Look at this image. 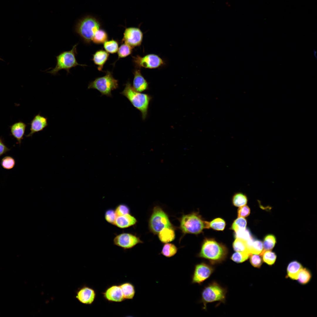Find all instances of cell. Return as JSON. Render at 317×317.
<instances>
[{
	"instance_id": "1",
	"label": "cell",
	"mask_w": 317,
	"mask_h": 317,
	"mask_svg": "<svg viewBox=\"0 0 317 317\" xmlns=\"http://www.w3.org/2000/svg\"><path fill=\"white\" fill-rule=\"evenodd\" d=\"M228 253L224 245L211 239H206L203 242L197 257L208 260L212 264L220 263L225 261Z\"/></svg>"
},
{
	"instance_id": "2",
	"label": "cell",
	"mask_w": 317,
	"mask_h": 317,
	"mask_svg": "<svg viewBox=\"0 0 317 317\" xmlns=\"http://www.w3.org/2000/svg\"><path fill=\"white\" fill-rule=\"evenodd\" d=\"M125 85L124 90L120 93L126 97L132 105L140 112L142 119L145 120L147 116L151 97L148 94L135 90L129 81Z\"/></svg>"
},
{
	"instance_id": "3",
	"label": "cell",
	"mask_w": 317,
	"mask_h": 317,
	"mask_svg": "<svg viewBox=\"0 0 317 317\" xmlns=\"http://www.w3.org/2000/svg\"><path fill=\"white\" fill-rule=\"evenodd\" d=\"M180 222V228L184 234H198L210 228L209 222L204 220L197 213L183 215Z\"/></svg>"
},
{
	"instance_id": "4",
	"label": "cell",
	"mask_w": 317,
	"mask_h": 317,
	"mask_svg": "<svg viewBox=\"0 0 317 317\" xmlns=\"http://www.w3.org/2000/svg\"><path fill=\"white\" fill-rule=\"evenodd\" d=\"M101 24L95 17L87 16L80 20L75 28V32L86 43L90 44L96 32L101 27Z\"/></svg>"
},
{
	"instance_id": "5",
	"label": "cell",
	"mask_w": 317,
	"mask_h": 317,
	"mask_svg": "<svg viewBox=\"0 0 317 317\" xmlns=\"http://www.w3.org/2000/svg\"><path fill=\"white\" fill-rule=\"evenodd\" d=\"M78 44L77 43L74 45L70 50L63 51L56 56L57 63L55 67L47 72L55 75L60 70H65L69 73L70 69L78 65L83 67L86 66L79 64L76 60V56L77 54V47Z\"/></svg>"
},
{
	"instance_id": "6",
	"label": "cell",
	"mask_w": 317,
	"mask_h": 317,
	"mask_svg": "<svg viewBox=\"0 0 317 317\" xmlns=\"http://www.w3.org/2000/svg\"><path fill=\"white\" fill-rule=\"evenodd\" d=\"M227 290L216 282H213L205 286L201 293L200 302L203 303V308L205 309L206 305L215 302L225 303Z\"/></svg>"
},
{
	"instance_id": "7",
	"label": "cell",
	"mask_w": 317,
	"mask_h": 317,
	"mask_svg": "<svg viewBox=\"0 0 317 317\" xmlns=\"http://www.w3.org/2000/svg\"><path fill=\"white\" fill-rule=\"evenodd\" d=\"M118 80L113 77L112 73L109 71L102 77L96 78L90 82L88 89H95L98 90L101 96L105 95L111 97L112 91L118 87Z\"/></svg>"
},
{
	"instance_id": "8",
	"label": "cell",
	"mask_w": 317,
	"mask_h": 317,
	"mask_svg": "<svg viewBox=\"0 0 317 317\" xmlns=\"http://www.w3.org/2000/svg\"><path fill=\"white\" fill-rule=\"evenodd\" d=\"M150 231L154 234H158L165 228H173L168 216L160 207H154L149 221Z\"/></svg>"
},
{
	"instance_id": "9",
	"label": "cell",
	"mask_w": 317,
	"mask_h": 317,
	"mask_svg": "<svg viewBox=\"0 0 317 317\" xmlns=\"http://www.w3.org/2000/svg\"><path fill=\"white\" fill-rule=\"evenodd\" d=\"M132 58L133 61L137 68H156L161 66L165 63L161 58L154 54H147L143 57L137 55L132 56Z\"/></svg>"
},
{
	"instance_id": "10",
	"label": "cell",
	"mask_w": 317,
	"mask_h": 317,
	"mask_svg": "<svg viewBox=\"0 0 317 317\" xmlns=\"http://www.w3.org/2000/svg\"><path fill=\"white\" fill-rule=\"evenodd\" d=\"M142 243L143 242L139 237L129 232L116 235L113 240L114 245L124 250L131 249L137 245Z\"/></svg>"
},
{
	"instance_id": "11",
	"label": "cell",
	"mask_w": 317,
	"mask_h": 317,
	"mask_svg": "<svg viewBox=\"0 0 317 317\" xmlns=\"http://www.w3.org/2000/svg\"><path fill=\"white\" fill-rule=\"evenodd\" d=\"M214 270L213 266L205 262L197 264L192 276L191 283L201 284L210 276Z\"/></svg>"
},
{
	"instance_id": "12",
	"label": "cell",
	"mask_w": 317,
	"mask_h": 317,
	"mask_svg": "<svg viewBox=\"0 0 317 317\" xmlns=\"http://www.w3.org/2000/svg\"><path fill=\"white\" fill-rule=\"evenodd\" d=\"M143 36V33L140 28L129 27L125 29L122 41L133 48L141 45Z\"/></svg>"
},
{
	"instance_id": "13",
	"label": "cell",
	"mask_w": 317,
	"mask_h": 317,
	"mask_svg": "<svg viewBox=\"0 0 317 317\" xmlns=\"http://www.w3.org/2000/svg\"><path fill=\"white\" fill-rule=\"evenodd\" d=\"M96 297L95 290L92 288L84 286L77 291L76 298L81 303L86 305H91Z\"/></svg>"
},
{
	"instance_id": "14",
	"label": "cell",
	"mask_w": 317,
	"mask_h": 317,
	"mask_svg": "<svg viewBox=\"0 0 317 317\" xmlns=\"http://www.w3.org/2000/svg\"><path fill=\"white\" fill-rule=\"evenodd\" d=\"M104 298L112 302H120L125 300L119 285H112L106 289L102 293Z\"/></svg>"
},
{
	"instance_id": "15",
	"label": "cell",
	"mask_w": 317,
	"mask_h": 317,
	"mask_svg": "<svg viewBox=\"0 0 317 317\" xmlns=\"http://www.w3.org/2000/svg\"><path fill=\"white\" fill-rule=\"evenodd\" d=\"M48 125L47 118L39 113L35 115L31 121L30 132L26 136H31L35 133L43 130Z\"/></svg>"
},
{
	"instance_id": "16",
	"label": "cell",
	"mask_w": 317,
	"mask_h": 317,
	"mask_svg": "<svg viewBox=\"0 0 317 317\" xmlns=\"http://www.w3.org/2000/svg\"><path fill=\"white\" fill-rule=\"evenodd\" d=\"M133 74L134 77L132 87L134 89L140 92L147 90L149 88L148 83L141 74L140 70L136 69Z\"/></svg>"
},
{
	"instance_id": "17",
	"label": "cell",
	"mask_w": 317,
	"mask_h": 317,
	"mask_svg": "<svg viewBox=\"0 0 317 317\" xmlns=\"http://www.w3.org/2000/svg\"><path fill=\"white\" fill-rule=\"evenodd\" d=\"M137 222L136 218L130 213L117 216L114 225L119 228L124 229L134 225Z\"/></svg>"
},
{
	"instance_id": "18",
	"label": "cell",
	"mask_w": 317,
	"mask_h": 317,
	"mask_svg": "<svg viewBox=\"0 0 317 317\" xmlns=\"http://www.w3.org/2000/svg\"><path fill=\"white\" fill-rule=\"evenodd\" d=\"M26 127V125L21 121L16 122L10 127L12 135L20 145L23 139Z\"/></svg>"
},
{
	"instance_id": "19",
	"label": "cell",
	"mask_w": 317,
	"mask_h": 317,
	"mask_svg": "<svg viewBox=\"0 0 317 317\" xmlns=\"http://www.w3.org/2000/svg\"><path fill=\"white\" fill-rule=\"evenodd\" d=\"M109 56V54L106 51L100 50L96 51L93 55L92 60L97 65L99 71H102L103 66Z\"/></svg>"
},
{
	"instance_id": "20",
	"label": "cell",
	"mask_w": 317,
	"mask_h": 317,
	"mask_svg": "<svg viewBox=\"0 0 317 317\" xmlns=\"http://www.w3.org/2000/svg\"><path fill=\"white\" fill-rule=\"evenodd\" d=\"M303 268L299 262L296 260L291 262L287 267L286 277L292 280H297L299 272Z\"/></svg>"
},
{
	"instance_id": "21",
	"label": "cell",
	"mask_w": 317,
	"mask_h": 317,
	"mask_svg": "<svg viewBox=\"0 0 317 317\" xmlns=\"http://www.w3.org/2000/svg\"><path fill=\"white\" fill-rule=\"evenodd\" d=\"M248 251L250 254H260L263 250L262 242L252 237L246 241Z\"/></svg>"
},
{
	"instance_id": "22",
	"label": "cell",
	"mask_w": 317,
	"mask_h": 317,
	"mask_svg": "<svg viewBox=\"0 0 317 317\" xmlns=\"http://www.w3.org/2000/svg\"><path fill=\"white\" fill-rule=\"evenodd\" d=\"M119 286L125 300H131L134 298L135 294V289L133 284L129 282H126L121 284Z\"/></svg>"
},
{
	"instance_id": "23",
	"label": "cell",
	"mask_w": 317,
	"mask_h": 317,
	"mask_svg": "<svg viewBox=\"0 0 317 317\" xmlns=\"http://www.w3.org/2000/svg\"><path fill=\"white\" fill-rule=\"evenodd\" d=\"M160 240L162 242L167 243L174 240L175 232L173 228H165L158 234Z\"/></svg>"
},
{
	"instance_id": "24",
	"label": "cell",
	"mask_w": 317,
	"mask_h": 317,
	"mask_svg": "<svg viewBox=\"0 0 317 317\" xmlns=\"http://www.w3.org/2000/svg\"><path fill=\"white\" fill-rule=\"evenodd\" d=\"M108 36L107 32L104 30L100 29L95 33L92 41L97 44H103L107 41Z\"/></svg>"
},
{
	"instance_id": "25",
	"label": "cell",
	"mask_w": 317,
	"mask_h": 317,
	"mask_svg": "<svg viewBox=\"0 0 317 317\" xmlns=\"http://www.w3.org/2000/svg\"><path fill=\"white\" fill-rule=\"evenodd\" d=\"M312 277L310 271L306 268H303L298 274L297 280L300 284L305 285L308 283Z\"/></svg>"
},
{
	"instance_id": "26",
	"label": "cell",
	"mask_w": 317,
	"mask_h": 317,
	"mask_svg": "<svg viewBox=\"0 0 317 317\" xmlns=\"http://www.w3.org/2000/svg\"><path fill=\"white\" fill-rule=\"evenodd\" d=\"M260 255L262 257V261L270 266L274 264L277 258L275 253L270 250H263Z\"/></svg>"
},
{
	"instance_id": "27",
	"label": "cell",
	"mask_w": 317,
	"mask_h": 317,
	"mask_svg": "<svg viewBox=\"0 0 317 317\" xmlns=\"http://www.w3.org/2000/svg\"><path fill=\"white\" fill-rule=\"evenodd\" d=\"M178 250L174 245L167 243L163 245L160 253L166 257L170 258L175 255Z\"/></svg>"
},
{
	"instance_id": "28",
	"label": "cell",
	"mask_w": 317,
	"mask_h": 317,
	"mask_svg": "<svg viewBox=\"0 0 317 317\" xmlns=\"http://www.w3.org/2000/svg\"><path fill=\"white\" fill-rule=\"evenodd\" d=\"M247 196L241 192L235 193L233 195L232 199L233 204L235 206L237 207L245 205L247 204Z\"/></svg>"
},
{
	"instance_id": "29",
	"label": "cell",
	"mask_w": 317,
	"mask_h": 317,
	"mask_svg": "<svg viewBox=\"0 0 317 317\" xmlns=\"http://www.w3.org/2000/svg\"><path fill=\"white\" fill-rule=\"evenodd\" d=\"M250 254L247 252H236L232 254L230 258L236 263H242L247 260Z\"/></svg>"
},
{
	"instance_id": "30",
	"label": "cell",
	"mask_w": 317,
	"mask_h": 317,
	"mask_svg": "<svg viewBox=\"0 0 317 317\" xmlns=\"http://www.w3.org/2000/svg\"><path fill=\"white\" fill-rule=\"evenodd\" d=\"M133 48L126 43L122 44L118 48L117 53L118 59L125 58L132 53Z\"/></svg>"
},
{
	"instance_id": "31",
	"label": "cell",
	"mask_w": 317,
	"mask_h": 317,
	"mask_svg": "<svg viewBox=\"0 0 317 317\" xmlns=\"http://www.w3.org/2000/svg\"><path fill=\"white\" fill-rule=\"evenodd\" d=\"M276 242L275 237L272 235H266L263 243V251L270 250L274 247Z\"/></svg>"
},
{
	"instance_id": "32",
	"label": "cell",
	"mask_w": 317,
	"mask_h": 317,
	"mask_svg": "<svg viewBox=\"0 0 317 317\" xmlns=\"http://www.w3.org/2000/svg\"><path fill=\"white\" fill-rule=\"evenodd\" d=\"M103 44L104 48L107 52L114 54L117 52L119 48V44L117 41L112 39L107 41Z\"/></svg>"
},
{
	"instance_id": "33",
	"label": "cell",
	"mask_w": 317,
	"mask_h": 317,
	"mask_svg": "<svg viewBox=\"0 0 317 317\" xmlns=\"http://www.w3.org/2000/svg\"><path fill=\"white\" fill-rule=\"evenodd\" d=\"M16 164V161L12 156H6L3 157L1 161V165L2 167L6 170L13 168Z\"/></svg>"
},
{
	"instance_id": "34",
	"label": "cell",
	"mask_w": 317,
	"mask_h": 317,
	"mask_svg": "<svg viewBox=\"0 0 317 317\" xmlns=\"http://www.w3.org/2000/svg\"><path fill=\"white\" fill-rule=\"evenodd\" d=\"M226 223L223 219L217 218L209 222L210 228L217 230L222 231L225 226Z\"/></svg>"
},
{
	"instance_id": "35",
	"label": "cell",
	"mask_w": 317,
	"mask_h": 317,
	"mask_svg": "<svg viewBox=\"0 0 317 317\" xmlns=\"http://www.w3.org/2000/svg\"><path fill=\"white\" fill-rule=\"evenodd\" d=\"M232 246L234 250L236 252H248L247 247L246 241L241 239L236 238L233 243Z\"/></svg>"
},
{
	"instance_id": "36",
	"label": "cell",
	"mask_w": 317,
	"mask_h": 317,
	"mask_svg": "<svg viewBox=\"0 0 317 317\" xmlns=\"http://www.w3.org/2000/svg\"><path fill=\"white\" fill-rule=\"evenodd\" d=\"M235 238H239L247 241L252 238L250 231L246 228L239 229L235 232Z\"/></svg>"
},
{
	"instance_id": "37",
	"label": "cell",
	"mask_w": 317,
	"mask_h": 317,
	"mask_svg": "<svg viewBox=\"0 0 317 317\" xmlns=\"http://www.w3.org/2000/svg\"><path fill=\"white\" fill-rule=\"evenodd\" d=\"M247 221L243 217H238L233 222L231 229L235 231L242 229L246 228Z\"/></svg>"
},
{
	"instance_id": "38",
	"label": "cell",
	"mask_w": 317,
	"mask_h": 317,
	"mask_svg": "<svg viewBox=\"0 0 317 317\" xmlns=\"http://www.w3.org/2000/svg\"><path fill=\"white\" fill-rule=\"evenodd\" d=\"M117 217L115 210L113 209H108L105 212L104 219L108 223L114 225Z\"/></svg>"
},
{
	"instance_id": "39",
	"label": "cell",
	"mask_w": 317,
	"mask_h": 317,
	"mask_svg": "<svg viewBox=\"0 0 317 317\" xmlns=\"http://www.w3.org/2000/svg\"><path fill=\"white\" fill-rule=\"evenodd\" d=\"M249 262L252 266L255 268H260L263 262L262 259L258 254H251L249 256Z\"/></svg>"
},
{
	"instance_id": "40",
	"label": "cell",
	"mask_w": 317,
	"mask_h": 317,
	"mask_svg": "<svg viewBox=\"0 0 317 317\" xmlns=\"http://www.w3.org/2000/svg\"><path fill=\"white\" fill-rule=\"evenodd\" d=\"M117 216H121L130 213L129 207L125 204H120L118 205L114 209Z\"/></svg>"
},
{
	"instance_id": "41",
	"label": "cell",
	"mask_w": 317,
	"mask_h": 317,
	"mask_svg": "<svg viewBox=\"0 0 317 317\" xmlns=\"http://www.w3.org/2000/svg\"><path fill=\"white\" fill-rule=\"evenodd\" d=\"M250 210L248 206L245 205L239 207L237 210L238 217H245L250 214Z\"/></svg>"
},
{
	"instance_id": "42",
	"label": "cell",
	"mask_w": 317,
	"mask_h": 317,
	"mask_svg": "<svg viewBox=\"0 0 317 317\" xmlns=\"http://www.w3.org/2000/svg\"><path fill=\"white\" fill-rule=\"evenodd\" d=\"M10 149L5 144L2 139L0 138V157L6 154Z\"/></svg>"
},
{
	"instance_id": "43",
	"label": "cell",
	"mask_w": 317,
	"mask_h": 317,
	"mask_svg": "<svg viewBox=\"0 0 317 317\" xmlns=\"http://www.w3.org/2000/svg\"></svg>"
}]
</instances>
